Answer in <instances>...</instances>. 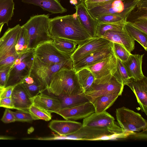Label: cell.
<instances>
[{
    "mask_svg": "<svg viewBox=\"0 0 147 147\" xmlns=\"http://www.w3.org/2000/svg\"><path fill=\"white\" fill-rule=\"evenodd\" d=\"M48 29L53 39H67L75 41L78 45L92 37L82 26L76 13L49 18Z\"/></svg>",
    "mask_w": 147,
    "mask_h": 147,
    "instance_id": "6da1fadb",
    "label": "cell"
},
{
    "mask_svg": "<svg viewBox=\"0 0 147 147\" xmlns=\"http://www.w3.org/2000/svg\"><path fill=\"white\" fill-rule=\"evenodd\" d=\"M47 91L56 96L83 92L76 70L73 68L65 67L61 68L53 74Z\"/></svg>",
    "mask_w": 147,
    "mask_h": 147,
    "instance_id": "7a4b0ae2",
    "label": "cell"
},
{
    "mask_svg": "<svg viewBox=\"0 0 147 147\" xmlns=\"http://www.w3.org/2000/svg\"><path fill=\"white\" fill-rule=\"evenodd\" d=\"M49 17L48 14L35 15L22 25L28 31L29 49H34L40 44L53 41L49 32Z\"/></svg>",
    "mask_w": 147,
    "mask_h": 147,
    "instance_id": "3957f363",
    "label": "cell"
},
{
    "mask_svg": "<svg viewBox=\"0 0 147 147\" xmlns=\"http://www.w3.org/2000/svg\"><path fill=\"white\" fill-rule=\"evenodd\" d=\"M124 86L114 74H110L96 79L90 90L84 94L91 102L96 97L104 94L115 93L121 95Z\"/></svg>",
    "mask_w": 147,
    "mask_h": 147,
    "instance_id": "277c9868",
    "label": "cell"
},
{
    "mask_svg": "<svg viewBox=\"0 0 147 147\" xmlns=\"http://www.w3.org/2000/svg\"><path fill=\"white\" fill-rule=\"evenodd\" d=\"M140 0H114L88 10L94 19L109 14H118L126 20L128 16Z\"/></svg>",
    "mask_w": 147,
    "mask_h": 147,
    "instance_id": "5b68a950",
    "label": "cell"
},
{
    "mask_svg": "<svg viewBox=\"0 0 147 147\" xmlns=\"http://www.w3.org/2000/svg\"><path fill=\"white\" fill-rule=\"evenodd\" d=\"M34 57V49L18 56L11 67L5 87L19 84L30 75Z\"/></svg>",
    "mask_w": 147,
    "mask_h": 147,
    "instance_id": "8992f818",
    "label": "cell"
},
{
    "mask_svg": "<svg viewBox=\"0 0 147 147\" xmlns=\"http://www.w3.org/2000/svg\"><path fill=\"white\" fill-rule=\"evenodd\" d=\"M115 113L117 122L124 131L147 130V121L140 113L124 107L117 109Z\"/></svg>",
    "mask_w": 147,
    "mask_h": 147,
    "instance_id": "52a82bcc",
    "label": "cell"
},
{
    "mask_svg": "<svg viewBox=\"0 0 147 147\" xmlns=\"http://www.w3.org/2000/svg\"><path fill=\"white\" fill-rule=\"evenodd\" d=\"M72 60L66 62L49 65L41 62L34 56L30 74L37 78L47 91L53 74L61 68H73Z\"/></svg>",
    "mask_w": 147,
    "mask_h": 147,
    "instance_id": "ba28073f",
    "label": "cell"
},
{
    "mask_svg": "<svg viewBox=\"0 0 147 147\" xmlns=\"http://www.w3.org/2000/svg\"><path fill=\"white\" fill-rule=\"evenodd\" d=\"M53 41L42 43L34 49V56L41 62L53 65L64 63L71 60V56L59 50Z\"/></svg>",
    "mask_w": 147,
    "mask_h": 147,
    "instance_id": "9c48e42d",
    "label": "cell"
},
{
    "mask_svg": "<svg viewBox=\"0 0 147 147\" xmlns=\"http://www.w3.org/2000/svg\"><path fill=\"white\" fill-rule=\"evenodd\" d=\"M82 124L84 126L106 130L112 134L125 132L116 124L114 117L106 111L92 113L84 119Z\"/></svg>",
    "mask_w": 147,
    "mask_h": 147,
    "instance_id": "30bf717a",
    "label": "cell"
},
{
    "mask_svg": "<svg viewBox=\"0 0 147 147\" xmlns=\"http://www.w3.org/2000/svg\"><path fill=\"white\" fill-rule=\"evenodd\" d=\"M111 42L102 37H91L83 43L78 45L76 50L71 55L73 63L91 53L106 46Z\"/></svg>",
    "mask_w": 147,
    "mask_h": 147,
    "instance_id": "8fae6325",
    "label": "cell"
},
{
    "mask_svg": "<svg viewBox=\"0 0 147 147\" xmlns=\"http://www.w3.org/2000/svg\"><path fill=\"white\" fill-rule=\"evenodd\" d=\"M102 134V131L100 129L82 126L77 131L68 135L61 136L54 134L53 136L51 137H40L34 139L40 140H67L94 141Z\"/></svg>",
    "mask_w": 147,
    "mask_h": 147,
    "instance_id": "7c38bea8",
    "label": "cell"
},
{
    "mask_svg": "<svg viewBox=\"0 0 147 147\" xmlns=\"http://www.w3.org/2000/svg\"><path fill=\"white\" fill-rule=\"evenodd\" d=\"M94 112V107L89 101L75 106L61 109L55 113L66 120H76L84 119Z\"/></svg>",
    "mask_w": 147,
    "mask_h": 147,
    "instance_id": "4fadbf2b",
    "label": "cell"
},
{
    "mask_svg": "<svg viewBox=\"0 0 147 147\" xmlns=\"http://www.w3.org/2000/svg\"><path fill=\"white\" fill-rule=\"evenodd\" d=\"M114 53L111 42L106 46L94 51L73 64V68L76 71L86 68L100 61Z\"/></svg>",
    "mask_w": 147,
    "mask_h": 147,
    "instance_id": "5bb4252c",
    "label": "cell"
},
{
    "mask_svg": "<svg viewBox=\"0 0 147 147\" xmlns=\"http://www.w3.org/2000/svg\"><path fill=\"white\" fill-rule=\"evenodd\" d=\"M21 27L18 24L9 28L0 38V61L4 59L15 47Z\"/></svg>",
    "mask_w": 147,
    "mask_h": 147,
    "instance_id": "9a60e30c",
    "label": "cell"
},
{
    "mask_svg": "<svg viewBox=\"0 0 147 147\" xmlns=\"http://www.w3.org/2000/svg\"><path fill=\"white\" fill-rule=\"evenodd\" d=\"M134 93L142 111L147 115V78L136 80L130 78L126 85Z\"/></svg>",
    "mask_w": 147,
    "mask_h": 147,
    "instance_id": "2e32d148",
    "label": "cell"
},
{
    "mask_svg": "<svg viewBox=\"0 0 147 147\" xmlns=\"http://www.w3.org/2000/svg\"><path fill=\"white\" fill-rule=\"evenodd\" d=\"M96 79L114 74L117 68V58L113 53L100 61L87 67Z\"/></svg>",
    "mask_w": 147,
    "mask_h": 147,
    "instance_id": "e0dca14e",
    "label": "cell"
},
{
    "mask_svg": "<svg viewBox=\"0 0 147 147\" xmlns=\"http://www.w3.org/2000/svg\"><path fill=\"white\" fill-rule=\"evenodd\" d=\"M76 13L81 23L92 37H95L96 26V20L90 14L84 2L75 6Z\"/></svg>",
    "mask_w": 147,
    "mask_h": 147,
    "instance_id": "ac0fdd59",
    "label": "cell"
},
{
    "mask_svg": "<svg viewBox=\"0 0 147 147\" xmlns=\"http://www.w3.org/2000/svg\"><path fill=\"white\" fill-rule=\"evenodd\" d=\"M15 109L28 111L32 104L31 98L29 96L21 83L16 85L11 95Z\"/></svg>",
    "mask_w": 147,
    "mask_h": 147,
    "instance_id": "d6986e66",
    "label": "cell"
},
{
    "mask_svg": "<svg viewBox=\"0 0 147 147\" xmlns=\"http://www.w3.org/2000/svg\"><path fill=\"white\" fill-rule=\"evenodd\" d=\"M31 98L32 104L51 113H55L61 109L60 101L57 96H52L42 92Z\"/></svg>",
    "mask_w": 147,
    "mask_h": 147,
    "instance_id": "ffe728a7",
    "label": "cell"
},
{
    "mask_svg": "<svg viewBox=\"0 0 147 147\" xmlns=\"http://www.w3.org/2000/svg\"><path fill=\"white\" fill-rule=\"evenodd\" d=\"M144 55L132 54L131 53L126 61L122 62L130 78L140 80L145 77L142 69Z\"/></svg>",
    "mask_w": 147,
    "mask_h": 147,
    "instance_id": "44dd1931",
    "label": "cell"
},
{
    "mask_svg": "<svg viewBox=\"0 0 147 147\" xmlns=\"http://www.w3.org/2000/svg\"><path fill=\"white\" fill-rule=\"evenodd\" d=\"M112 42L122 45L130 53L135 48V41L125 30L109 31L105 32L102 37Z\"/></svg>",
    "mask_w": 147,
    "mask_h": 147,
    "instance_id": "7402d4cb",
    "label": "cell"
},
{
    "mask_svg": "<svg viewBox=\"0 0 147 147\" xmlns=\"http://www.w3.org/2000/svg\"><path fill=\"white\" fill-rule=\"evenodd\" d=\"M82 126L81 123L66 120H53L49 125V127L59 135L63 136L73 133Z\"/></svg>",
    "mask_w": 147,
    "mask_h": 147,
    "instance_id": "603a6c76",
    "label": "cell"
},
{
    "mask_svg": "<svg viewBox=\"0 0 147 147\" xmlns=\"http://www.w3.org/2000/svg\"><path fill=\"white\" fill-rule=\"evenodd\" d=\"M22 1L39 6L52 13H61L67 11V9L62 6L59 0H22Z\"/></svg>",
    "mask_w": 147,
    "mask_h": 147,
    "instance_id": "cb8c5ba5",
    "label": "cell"
},
{
    "mask_svg": "<svg viewBox=\"0 0 147 147\" xmlns=\"http://www.w3.org/2000/svg\"><path fill=\"white\" fill-rule=\"evenodd\" d=\"M20 83L31 98L46 90L39 80L31 74L25 78Z\"/></svg>",
    "mask_w": 147,
    "mask_h": 147,
    "instance_id": "d4e9b609",
    "label": "cell"
},
{
    "mask_svg": "<svg viewBox=\"0 0 147 147\" xmlns=\"http://www.w3.org/2000/svg\"><path fill=\"white\" fill-rule=\"evenodd\" d=\"M119 96L117 94L111 93L96 98L91 102L94 107L95 112L98 113L106 111L113 104Z\"/></svg>",
    "mask_w": 147,
    "mask_h": 147,
    "instance_id": "484cf974",
    "label": "cell"
},
{
    "mask_svg": "<svg viewBox=\"0 0 147 147\" xmlns=\"http://www.w3.org/2000/svg\"><path fill=\"white\" fill-rule=\"evenodd\" d=\"M60 100L61 109L70 107L89 102L84 93L73 95H61L56 96Z\"/></svg>",
    "mask_w": 147,
    "mask_h": 147,
    "instance_id": "4316f807",
    "label": "cell"
},
{
    "mask_svg": "<svg viewBox=\"0 0 147 147\" xmlns=\"http://www.w3.org/2000/svg\"><path fill=\"white\" fill-rule=\"evenodd\" d=\"M78 79L83 92L90 89L96 78L91 71L88 68H84L76 71Z\"/></svg>",
    "mask_w": 147,
    "mask_h": 147,
    "instance_id": "83f0119b",
    "label": "cell"
},
{
    "mask_svg": "<svg viewBox=\"0 0 147 147\" xmlns=\"http://www.w3.org/2000/svg\"><path fill=\"white\" fill-rule=\"evenodd\" d=\"M126 21L123 20L112 22L98 23L96 26L95 37H102L109 31H124Z\"/></svg>",
    "mask_w": 147,
    "mask_h": 147,
    "instance_id": "f1b7e54d",
    "label": "cell"
},
{
    "mask_svg": "<svg viewBox=\"0 0 147 147\" xmlns=\"http://www.w3.org/2000/svg\"><path fill=\"white\" fill-rule=\"evenodd\" d=\"M13 0H0V24H6L11 20L14 15Z\"/></svg>",
    "mask_w": 147,
    "mask_h": 147,
    "instance_id": "f546056e",
    "label": "cell"
},
{
    "mask_svg": "<svg viewBox=\"0 0 147 147\" xmlns=\"http://www.w3.org/2000/svg\"><path fill=\"white\" fill-rule=\"evenodd\" d=\"M126 32L134 40L139 43L146 51L147 50V34L139 30L130 23L126 22L124 25Z\"/></svg>",
    "mask_w": 147,
    "mask_h": 147,
    "instance_id": "4dcf8cb0",
    "label": "cell"
},
{
    "mask_svg": "<svg viewBox=\"0 0 147 147\" xmlns=\"http://www.w3.org/2000/svg\"><path fill=\"white\" fill-rule=\"evenodd\" d=\"M141 20H147V0H140L128 16L126 22Z\"/></svg>",
    "mask_w": 147,
    "mask_h": 147,
    "instance_id": "1f68e13d",
    "label": "cell"
},
{
    "mask_svg": "<svg viewBox=\"0 0 147 147\" xmlns=\"http://www.w3.org/2000/svg\"><path fill=\"white\" fill-rule=\"evenodd\" d=\"M52 42L59 50L70 56L76 50L78 45L75 41L63 38H54Z\"/></svg>",
    "mask_w": 147,
    "mask_h": 147,
    "instance_id": "d6a6232c",
    "label": "cell"
},
{
    "mask_svg": "<svg viewBox=\"0 0 147 147\" xmlns=\"http://www.w3.org/2000/svg\"><path fill=\"white\" fill-rule=\"evenodd\" d=\"M29 38L27 29L21 26L16 44L15 50L18 55L24 53L31 49L28 48Z\"/></svg>",
    "mask_w": 147,
    "mask_h": 147,
    "instance_id": "836d02e7",
    "label": "cell"
},
{
    "mask_svg": "<svg viewBox=\"0 0 147 147\" xmlns=\"http://www.w3.org/2000/svg\"><path fill=\"white\" fill-rule=\"evenodd\" d=\"M28 111L34 120L41 119L48 121L51 119V113L33 104L29 108Z\"/></svg>",
    "mask_w": 147,
    "mask_h": 147,
    "instance_id": "e575fe53",
    "label": "cell"
},
{
    "mask_svg": "<svg viewBox=\"0 0 147 147\" xmlns=\"http://www.w3.org/2000/svg\"><path fill=\"white\" fill-rule=\"evenodd\" d=\"M114 74L124 86L130 78L123 62L117 58V70Z\"/></svg>",
    "mask_w": 147,
    "mask_h": 147,
    "instance_id": "d590c367",
    "label": "cell"
},
{
    "mask_svg": "<svg viewBox=\"0 0 147 147\" xmlns=\"http://www.w3.org/2000/svg\"><path fill=\"white\" fill-rule=\"evenodd\" d=\"M112 43L113 50L117 58L123 62L126 61L131 53L120 44L115 42Z\"/></svg>",
    "mask_w": 147,
    "mask_h": 147,
    "instance_id": "8d00e7d4",
    "label": "cell"
},
{
    "mask_svg": "<svg viewBox=\"0 0 147 147\" xmlns=\"http://www.w3.org/2000/svg\"><path fill=\"white\" fill-rule=\"evenodd\" d=\"M18 56L15 47L7 56L0 61V69L11 66Z\"/></svg>",
    "mask_w": 147,
    "mask_h": 147,
    "instance_id": "74e56055",
    "label": "cell"
},
{
    "mask_svg": "<svg viewBox=\"0 0 147 147\" xmlns=\"http://www.w3.org/2000/svg\"><path fill=\"white\" fill-rule=\"evenodd\" d=\"M12 113L16 121L29 122L34 120L28 111L18 110Z\"/></svg>",
    "mask_w": 147,
    "mask_h": 147,
    "instance_id": "f35d334b",
    "label": "cell"
},
{
    "mask_svg": "<svg viewBox=\"0 0 147 147\" xmlns=\"http://www.w3.org/2000/svg\"><path fill=\"white\" fill-rule=\"evenodd\" d=\"M98 23L112 22L123 20L126 21L122 16L118 14H109L100 16L96 19Z\"/></svg>",
    "mask_w": 147,
    "mask_h": 147,
    "instance_id": "ab89813d",
    "label": "cell"
},
{
    "mask_svg": "<svg viewBox=\"0 0 147 147\" xmlns=\"http://www.w3.org/2000/svg\"><path fill=\"white\" fill-rule=\"evenodd\" d=\"M11 67L0 69V86L4 88L6 86L8 81Z\"/></svg>",
    "mask_w": 147,
    "mask_h": 147,
    "instance_id": "60d3db41",
    "label": "cell"
},
{
    "mask_svg": "<svg viewBox=\"0 0 147 147\" xmlns=\"http://www.w3.org/2000/svg\"><path fill=\"white\" fill-rule=\"evenodd\" d=\"M114 0H84V3L88 10L99 5Z\"/></svg>",
    "mask_w": 147,
    "mask_h": 147,
    "instance_id": "b9f144b4",
    "label": "cell"
},
{
    "mask_svg": "<svg viewBox=\"0 0 147 147\" xmlns=\"http://www.w3.org/2000/svg\"><path fill=\"white\" fill-rule=\"evenodd\" d=\"M129 23L139 30L147 34V20H137Z\"/></svg>",
    "mask_w": 147,
    "mask_h": 147,
    "instance_id": "7bdbcfd3",
    "label": "cell"
},
{
    "mask_svg": "<svg viewBox=\"0 0 147 147\" xmlns=\"http://www.w3.org/2000/svg\"><path fill=\"white\" fill-rule=\"evenodd\" d=\"M1 121L5 123L13 122L16 121L14 116L9 109L6 108L3 115L1 119Z\"/></svg>",
    "mask_w": 147,
    "mask_h": 147,
    "instance_id": "ee69618b",
    "label": "cell"
},
{
    "mask_svg": "<svg viewBox=\"0 0 147 147\" xmlns=\"http://www.w3.org/2000/svg\"><path fill=\"white\" fill-rule=\"evenodd\" d=\"M0 107L15 109L11 97L0 98Z\"/></svg>",
    "mask_w": 147,
    "mask_h": 147,
    "instance_id": "f6af8a7d",
    "label": "cell"
},
{
    "mask_svg": "<svg viewBox=\"0 0 147 147\" xmlns=\"http://www.w3.org/2000/svg\"><path fill=\"white\" fill-rule=\"evenodd\" d=\"M15 86H9L5 87L0 95V98L11 97Z\"/></svg>",
    "mask_w": 147,
    "mask_h": 147,
    "instance_id": "bcb514c9",
    "label": "cell"
},
{
    "mask_svg": "<svg viewBox=\"0 0 147 147\" xmlns=\"http://www.w3.org/2000/svg\"><path fill=\"white\" fill-rule=\"evenodd\" d=\"M70 3L75 6L77 5L84 2V0H69Z\"/></svg>",
    "mask_w": 147,
    "mask_h": 147,
    "instance_id": "7dc6e473",
    "label": "cell"
},
{
    "mask_svg": "<svg viewBox=\"0 0 147 147\" xmlns=\"http://www.w3.org/2000/svg\"><path fill=\"white\" fill-rule=\"evenodd\" d=\"M15 138L10 136H0V140H14Z\"/></svg>",
    "mask_w": 147,
    "mask_h": 147,
    "instance_id": "c3c4849f",
    "label": "cell"
},
{
    "mask_svg": "<svg viewBox=\"0 0 147 147\" xmlns=\"http://www.w3.org/2000/svg\"><path fill=\"white\" fill-rule=\"evenodd\" d=\"M5 88L3 87L0 86V95L4 90Z\"/></svg>",
    "mask_w": 147,
    "mask_h": 147,
    "instance_id": "681fc988",
    "label": "cell"
},
{
    "mask_svg": "<svg viewBox=\"0 0 147 147\" xmlns=\"http://www.w3.org/2000/svg\"><path fill=\"white\" fill-rule=\"evenodd\" d=\"M4 24L3 23H1L0 24V34L1 33V31L2 30V29L3 26Z\"/></svg>",
    "mask_w": 147,
    "mask_h": 147,
    "instance_id": "f907efd6",
    "label": "cell"
},
{
    "mask_svg": "<svg viewBox=\"0 0 147 147\" xmlns=\"http://www.w3.org/2000/svg\"></svg>",
    "mask_w": 147,
    "mask_h": 147,
    "instance_id": "816d5d0a",
    "label": "cell"
}]
</instances>
